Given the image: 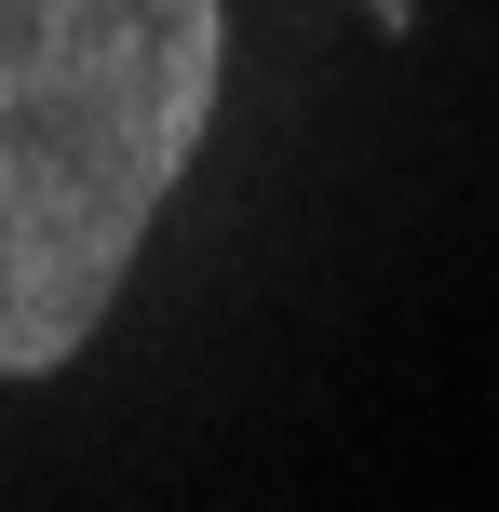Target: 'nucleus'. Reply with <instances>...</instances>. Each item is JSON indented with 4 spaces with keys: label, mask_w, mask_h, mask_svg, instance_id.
Masks as SVG:
<instances>
[{
    "label": "nucleus",
    "mask_w": 499,
    "mask_h": 512,
    "mask_svg": "<svg viewBox=\"0 0 499 512\" xmlns=\"http://www.w3.org/2000/svg\"><path fill=\"white\" fill-rule=\"evenodd\" d=\"M216 122V0H0V378L108 324Z\"/></svg>",
    "instance_id": "nucleus-1"
},
{
    "label": "nucleus",
    "mask_w": 499,
    "mask_h": 512,
    "mask_svg": "<svg viewBox=\"0 0 499 512\" xmlns=\"http://www.w3.org/2000/svg\"><path fill=\"white\" fill-rule=\"evenodd\" d=\"M365 14H378V27H405V0H365Z\"/></svg>",
    "instance_id": "nucleus-2"
}]
</instances>
